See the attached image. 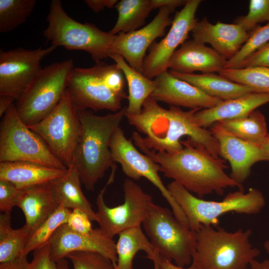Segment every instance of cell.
<instances>
[{"label":"cell","instance_id":"681fc988","mask_svg":"<svg viewBox=\"0 0 269 269\" xmlns=\"http://www.w3.org/2000/svg\"><path fill=\"white\" fill-rule=\"evenodd\" d=\"M56 263L57 269H69L68 261L66 258L58 260Z\"/></svg>","mask_w":269,"mask_h":269},{"label":"cell","instance_id":"c3c4849f","mask_svg":"<svg viewBox=\"0 0 269 269\" xmlns=\"http://www.w3.org/2000/svg\"><path fill=\"white\" fill-rule=\"evenodd\" d=\"M260 146L269 161V134Z\"/></svg>","mask_w":269,"mask_h":269},{"label":"cell","instance_id":"8fae6325","mask_svg":"<svg viewBox=\"0 0 269 269\" xmlns=\"http://www.w3.org/2000/svg\"><path fill=\"white\" fill-rule=\"evenodd\" d=\"M116 169H112L109 178L96 200L97 221L100 228L109 237L135 227L141 226L153 202L151 196L145 192L133 180L126 179L123 183L124 202L110 207L105 202L104 194L113 182Z\"/></svg>","mask_w":269,"mask_h":269},{"label":"cell","instance_id":"7dc6e473","mask_svg":"<svg viewBox=\"0 0 269 269\" xmlns=\"http://www.w3.org/2000/svg\"><path fill=\"white\" fill-rule=\"evenodd\" d=\"M251 269H269V259L263 261H258L256 259L253 260L250 264Z\"/></svg>","mask_w":269,"mask_h":269},{"label":"cell","instance_id":"d6a6232c","mask_svg":"<svg viewBox=\"0 0 269 269\" xmlns=\"http://www.w3.org/2000/svg\"><path fill=\"white\" fill-rule=\"evenodd\" d=\"M35 0H0V32L7 33L24 23L36 4Z\"/></svg>","mask_w":269,"mask_h":269},{"label":"cell","instance_id":"ac0fdd59","mask_svg":"<svg viewBox=\"0 0 269 269\" xmlns=\"http://www.w3.org/2000/svg\"><path fill=\"white\" fill-rule=\"evenodd\" d=\"M210 131L219 143L220 155L230 163V176L238 183L242 185L245 182L254 164L268 161L260 145L235 136L219 122L213 124Z\"/></svg>","mask_w":269,"mask_h":269},{"label":"cell","instance_id":"e575fe53","mask_svg":"<svg viewBox=\"0 0 269 269\" xmlns=\"http://www.w3.org/2000/svg\"><path fill=\"white\" fill-rule=\"evenodd\" d=\"M269 42V22L259 26L249 33V36L238 52L227 60L224 69L239 68L241 64L254 52Z\"/></svg>","mask_w":269,"mask_h":269},{"label":"cell","instance_id":"2e32d148","mask_svg":"<svg viewBox=\"0 0 269 269\" xmlns=\"http://www.w3.org/2000/svg\"><path fill=\"white\" fill-rule=\"evenodd\" d=\"M174 10L167 6L160 7L156 15L146 26L132 32L116 35L110 55L115 53L122 56L130 66L142 74L146 51L157 38L165 35L166 28L172 24L170 16Z\"/></svg>","mask_w":269,"mask_h":269},{"label":"cell","instance_id":"7a4b0ae2","mask_svg":"<svg viewBox=\"0 0 269 269\" xmlns=\"http://www.w3.org/2000/svg\"><path fill=\"white\" fill-rule=\"evenodd\" d=\"M181 143L182 149L172 154L135 145L159 165L165 177L172 179L200 198L213 193L222 195L228 187L244 190L242 185L225 172L227 166L224 159L189 138Z\"/></svg>","mask_w":269,"mask_h":269},{"label":"cell","instance_id":"277c9868","mask_svg":"<svg viewBox=\"0 0 269 269\" xmlns=\"http://www.w3.org/2000/svg\"><path fill=\"white\" fill-rule=\"evenodd\" d=\"M196 233L192 262L201 269H247L260 255V250L250 242V229L230 232L221 227L202 225Z\"/></svg>","mask_w":269,"mask_h":269},{"label":"cell","instance_id":"f907efd6","mask_svg":"<svg viewBox=\"0 0 269 269\" xmlns=\"http://www.w3.org/2000/svg\"><path fill=\"white\" fill-rule=\"evenodd\" d=\"M263 246L265 251L269 257V238L264 242Z\"/></svg>","mask_w":269,"mask_h":269},{"label":"cell","instance_id":"83f0119b","mask_svg":"<svg viewBox=\"0 0 269 269\" xmlns=\"http://www.w3.org/2000/svg\"><path fill=\"white\" fill-rule=\"evenodd\" d=\"M117 262L116 269H133V260L136 253L145 252L148 258L153 262L159 254L144 233L141 226L126 230L119 234L116 243Z\"/></svg>","mask_w":269,"mask_h":269},{"label":"cell","instance_id":"b9f144b4","mask_svg":"<svg viewBox=\"0 0 269 269\" xmlns=\"http://www.w3.org/2000/svg\"><path fill=\"white\" fill-rule=\"evenodd\" d=\"M27 256H20L16 259L0 263V269H29Z\"/></svg>","mask_w":269,"mask_h":269},{"label":"cell","instance_id":"5bb4252c","mask_svg":"<svg viewBox=\"0 0 269 269\" xmlns=\"http://www.w3.org/2000/svg\"><path fill=\"white\" fill-rule=\"evenodd\" d=\"M51 46L34 49L0 50V95L18 101L42 69L41 62L56 49Z\"/></svg>","mask_w":269,"mask_h":269},{"label":"cell","instance_id":"e0dca14e","mask_svg":"<svg viewBox=\"0 0 269 269\" xmlns=\"http://www.w3.org/2000/svg\"><path fill=\"white\" fill-rule=\"evenodd\" d=\"M47 244L50 258L56 262L72 252H93L109 258L115 268L117 265L116 243L100 228L82 234L72 230L65 223L57 229Z\"/></svg>","mask_w":269,"mask_h":269},{"label":"cell","instance_id":"cb8c5ba5","mask_svg":"<svg viewBox=\"0 0 269 269\" xmlns=\"http://www.w3.org/2000/svg\"><path fill=\"white\" fill-rule=\"evenodd\" d=\"M67 169L29 161L0 162V180L8 181L18 188L23 189L49 182L64 175Z\"/></svg>","mask_w":269,"mask_h":269},{"label":"cell","instance_id":"4316f807","mask_svg":"<svg viewBox=\"0 0 269 269\" xmlns=\"http://www.w3.org/2000/svg\"><path fill=\"white\" fill-rule=\"evenodd\" d=\"M110 58L123 73L128 83L129 94L127 99L128 106L126 107V114H139L146 99L150 96L155 89L154 80L144 76L126 62L124 58L118 54H111Z\"/></svg>","mask_w":269,"mask_h":269},{"label":"cell","instance_id":"9a60e30c","mask_svg":"<svg viewBox=\"0 0 269 269\" xmlns=\"http://www.w3.org/2000/svg\"><path fill=\"white\" fill-rule=\"evenodd\" d=\"M201 1L187 0L181 10L176 13L165 36L159 42L154 41L151 44L143 62L142 74L144 76L152 79L167 71L173 54L186 41L197 21L195 14Z\"/></svg>","mask_w":269,"mask_h":269},{"label":"cell","instance_id":"5b68a950","mask_svg":"<svg viewBox=\"0 0 269 269\" xmlns=\"http://www.w3.org/2000/svg\"><path fill=\"white\" fill-rule=\"evenodd\" d=\"M121 82L117 64L103 61L90 68H73L68 79L67 91L76 111L108 110L117 112L122 109L126 94L116 92Z\"/></svg>","mask_w":269,"mask_h":269},{"label":"cell","instance_id":"836d02e7","mask_svg":"<svg viewBox=\"0 0 269 269\" xmlns=\"http://www.w3.org/2000/svg\"><path fill=\"white\" fill-rule=\"evenodd\" d=\"M218 73L232 81L251 89L254 92L269 94V68L224 69Z\"/></svg>","mask_w":269,"mask_h":269},{"label":"cell","instance_id":"9c48e42d","mask_svg":"<svg viewBox=\"0 0 269 269\" xmlns=\"http://www.w3.org/2000/svg\"><path fill=\"white\" fill-rule=\"evenodd\" d=\"M73 65L69 59L42 68L16 102L18 115L27 126L39 122L56 107L66 91Z\"/></svg>","mask_w":269,"mask_h":269},{"label":"cell","instance_id":"74e56055","mask_svg":"<svg viewBox=\"0 0 269 269\" xmlns=\"http://www.w3.org/2000/svg\"><path fill=\"white\" fill-rule=\"evenodd\" d=\"M22 189L18 188L12 183L0 180V211L10 213L12 208L17 206Z\"/></svg>","mask_w":269,"mask_h":269},{"label":"cell","instance_id":"f1b7e54d","mask_svg":"<svg viewBox=\"0 0 269 269\" xmlns=\"http://www.w3.org/2000/svg\"><path fill=\"white\" fill-rule=\"evenodd\" d=\"M115 7L118 16L116 24L109 31L113 35L137 30L153 9L151 0H121Z\"/></svg>","mask_w":269,"mask_h":269},{"label":"cell","instance_id":"7402d4cb","mask_svg":"<svg viewBox=\"0 0 269 269\" xmlns=\"http://www.w3.org/2000/svg\"><path fill=\"white\" fill-rule=\"evenodd\" d=\"M268 103L269 94L249 93L236 98L222 101L212 108L199 110L195 116L198 125L206 128L216 122L246 117Z\"/></svg>","mask_w":269,"mask_h":269},{"label":"cell","instance_id":"f35d334b","mask_svg":"<svg viewBox=\"0 0 269 269\" xmlns=\"http://www.w3.org/2000/svg\"><path fill=\"white\" fill-rule=\"evenodd\" d=\"M66 224L72 230L82 234L89 233L93 230L89 216L79 209L71 210Z\"/></svg>","mask_w":269,"mask_h":269},{"label":"cell","instance_id":"816d5d0a","mask_svg":"<svg viewBox=\"0 0 269 269\" xmlns=\"http://www.w3.org/2000/svg\"><path fill=\"white\" fill-rule=\"evenodd\" d=\"M154 263V269H160L159 265L157 261L153 262Z\"/></svg>","mask_w":269,"mask_h":269},{"label":"cell","instance_id":"484cf974","mask_svg":"<svg viewBox=\"0 0 269 269\" xmlns=\"http://www.w3.org/2000/svg\"><path fill=\"white\" fill-rule=\"evenodd\" d=\"M174 76L197 88L207 95L222 101L236 98L249 93L251 89L215 73L183 74L170 71Z\"/></svg>","mask_w":269,"mask_h":269},{"label":"cell","instance_id":"ab89813d","mask_svg":"<svg viewBox=\"0 0 269 269\" xmlns=\"http://www.w3.org/2000/svg\"><path fill=\"white\" fill-rule=\"evenodd\" d=\"M29 269H57L56 262L50 258L47 243L33 252Z\"/></svg>","mask_w":269,"mask_h":269},{"label":"cell","instance_id":"4dcf8cb0","mask_svg":"<svg viewBox=\"0 0 269 269\" xmlns=\"http://www.w3.org/2000/svg\"><path fill=\"white\" fill-rule=\"evenodd\" d=\"M25 226L13 229L10 213L0 215V263L14 260L22 255L30 235Z\"/></svg>","mask_w":269,"mask_h":269},{"label":"cell","instance_id":"ffe728a7","mask_svg":"<svg viewBox=\"0 0 269 269\" xmlns=\"http://www.w3.org/2000/svg\"><path fill=\"white\" fill-rule=\"evenodd\" d=\"M192 33L193 39L210 44L227 60L238 52L249 36V33L236 23L218 21L214 24L206 17L197 21Z\"/></svg>","mask_w":269,"mask_h":269},{"label":"cell","instance_id":"f5cc1de1","mask_svg":"<svg viewBox=\"0 0 269 269\" xmlns=\"http://www.w3.org/2000/svg\"><path fill=\"white\" fill-rule=\"evenodd\" d=\"M247 269H250V268H248Z\"/></svg>","mask_w":269,"mask_h":269},{"label":"cell","instance_id":"6da1fadb","mask_svg":"<svg viewBox=\"0 0 269 269\" xmlns=\"http://www.w3.org/2000/svg\"><path fill=\"white\" fill-rule=\"evenodd\" d=\"M199 110L185 111L174 106L165 109L150 96L143 103L139 114H125V117L131 125L145 135L143 137L133 132L132 139L135 145L172 154L182 149L181 138L187 136L190 140L204 146L212 154L219 156L217 139L210 131L200 127L196 121L195 115Z\"/></svg>","mask_w":269,"mask_h":269},{"label":"cell","instance_id":"8992f818","mask_svg":"<svg viewBox=\"0 0 269 269\" xmlns=\"http://www.w3.org/2000/svg\"><path fill=\"white\" fill-rule=\"evenodd\" d=\"M167 188L184 212L190 229L196 232L202 225L217 226L219 217L225 213L256 214L266 204L262 192L255 188H250L247 193L239 189L230 192L221 201L196 197L174 181L169 183Z\"/></svg>","mask_w":269,"mask_h":269},{"label":"cell","instance_id":"bcb514c9","mask_svg":"<svg viewBox=\"0 0 269 269\" xmlns=\"http://www.w3.org/2000/svg\"><path fill=\"white\" fill-rule=\"evenodd\" d=\"M14 99L11 97L0 95V117L3 116L8 109L13 104Z\"/></svg>","mask_w":269,"mask_h":269},{"label":"cell","instance_id":"8d00e7d4","mask_svg":"<svg viewBox=\"0 0 269 269\" xmlns=\"http://www.w3.org/2000/svg\"><path fill=\"white\" fill-rule=\"evenodd\" d=\"M73 269H116L112 261L97 252H74L67 255Z\"/></svg>","mask_w":269,"mask_h":269},{"label":"cell","instance_id":"52a82bcc","mask_svg":"<svg viewBox=\"0 0 269 269\" xmlns=\"http://www.w3.org/2000/svg\"><path fill=\"white\" fill-rule=\"evenodd\" d=\"M47 20L43 34L52 45L86 51L96 63L109 57L116 35L93 24L75 20L65 12L60 0L51 1Z\"/></svg>","mask_w":269,"mask_h":269},{"label":"cell","instance_id":"7bdbcfd3","mask_svg":"<svg viewBox=\"0 0 269 269\" xmlns=\"http://www.w3.org/2000/svg\"><path fill=\"white\" fill-rule=\"evenodd\" d=\"M85 2L95 13L103 10L105 7L111 8L115 6L117 0H86Z\"/></svg>","mask_w":269,"mask_h":269},{"label":"cell","instance_id":"60d3db41","mask_svg":"<svg viewBox=\"0 0 269 269\" xmlns=\"http://www.w3.org/2000/svg\"><path fill=\"white\" fill-rule=\"evenodd\" d=\"M250 67H263L269 68V42L248 57L239 68Z\"/></svg>","mask_w":269,"mask_h":269},{"label":"cell","instance_id":"44dd1931","mask_svg":"<svg viewBox=\"0 0 269 269\" xmlns=\"http://www.w3.org/2000/svg\"><path fill=\"white\" fill-rule=\"evenodd\" d=\"M227 61L212 48L193 39L185 41L174 52L168 69L183 74L219 73L225 68Z\"/></svg>","mask_w":269,"mask_h":269},{"label":"cell","instance_id":"7c38bea8","mask_svg":"<svg viewBox=\"0 0 269 269\" xmlns=\"http://www.w3.org/2000/svg\"><path fill=\"white\" fill-rule=\"evenodd\" d=\"M28 127L42 138L52 153L67 168L72 165L81 126L67 90L49 115Z\"/></svg>","mask_w":269,"mask_h":269},{"label":"cell","instance_id":"4fadbf2b","mask_svg":"<svg viewBox=\"0 0 269 269\" xmlns=\"http://www.w3.org/2000/svg\"><path fill=\"white\" fill-rule=\"evenodd\" d=\"M110 148L113 160L120 164L123 172L129 179L137 180L144 177L148 180L159 190L170 206L175 217L190 228L184 212L159 175V165L148 155L139 152L132 140L127 138L120 127L112 135Z\"/></svg>","mask_w":269,"mask_h":269},{"label":"cell","instance_id":"30bf717a","mask_svg":"<svg viewBox=\"0 0 269 269\" xmlns=\"http://www.w3.org/2000/svg\"><path fill=\"white\" fill-rule=\"evenodd\" d=\"M16 161L67 169L42 138L21 120L13 103L2 117L0 123V162Z\"/></svg>","mask_w":269,"mask_h":269},{"label":"cell","instance_id":"d590c367","mask_svg":"<svg viewBox=\"0 0 269 269\" xmlns=\"http://www.w3.org/2000/svg\"><path fill=\"white\" fill-rule=\"evenodd\" d=\"M265 22H269V0H250L248 14L236 18L234 23L249 33Z\"/></svg>","mask_w":269,"mask_h":269},{"label":"cell","instance_id":"f6af8a7d","mask_svg":"<svg viewBox=\"0 0 269 269\" xmlns=\"http://www.w3.org/2000/svg\"><path fill=\"white\" fill-rule=\"evenodd\" d=\"M157 261L158 262L160 269H201L194 262L192 263L188 267H181L173 264L171 261L162 257L159 255Z\"/></svg>","mask_w":269,"mask_h":269},{"label":"cell","instance_id":"ba28073f","mask_svg":"<svg viewBox=\"0 0 269 269\" xmlns=\"http://www.w3.org/2000/svg\"><path fill=\"white\" fill-rule=\"evenodd\" d=\"M156 252L181 267L192 263L196 233L178 220L168 208L152 203L142 223Z\"/></svg>","mask_w":269,"mask_h":269},{"label":"cell","instance_id":"1f68e13d","mask_svg":"<svg viewBox=\"0 0 269 269\" xmlns=\"http://www.w3.org/2000/svg\"><path fill=\"white\" fill-rule=\"evenodd\" d=\"M72 210L59 206L45 221L30 233L22 256L28 254L46 244L57 229L67 222Z\"/></svg>","mask_w":269,"mask_h":269},{"label":"cell","instance_id":"d4e9b609","mask_svg":"<svg viewBox=\"0 0 269 269\" xmlns=\"http://www.w3.org/2000/svg\"><path fill=\"white\" fill-rule=\"evenodd\" d=\"M81 180L73 165L68 168L63 175L48 182L58 205L70 210L79 209L84 212L91 221H97V216L90 202L81 189Z\"/></svg>","mask_w":269,"mask_h":269},{"label":"cell","instance_id":"3957f363","mask_svg":"<svg viewBox=\"0 0 269 269\" xmlns=\"http://www.w3.org/2000/svg\"><path fill=\"white\" fill-rule=\"evenodd\" d=\"M126 107L104 116L91 111H77L81 131L74 154L73 163L82 183L93 191L97 182L110 168L116 166L110 148L113 134L125 117Z\"/></svg>","mask_w":269,"mask_h":269},{"label":"cell","instance_id":"603a6c76","mask_svg":"<svg viewBox=\"0 0 269 269\" xmlns=\"http://www.w3.org/2000/svg\"><path fill=\"white\" fill-rule=\"evenodd\" d=\"M16 206L23 213L24 226L30 233L59 207L48 182L22 189Z\"/></svg>","mask_w":269,"mask_h":269},{"label":"cell","instance_id":"ee69618b","mask_svg":"<svg viewBox=\"0 0 269 269\" xmlns=\"http://www.w3.org/2000/svg\"><path fill=\"white\" fill-rule=\"evenodd\" d=\"M185 0H151L153 9L167 6L175 9L177 7L184 6L187 2Z\"/></svg>","mask_w":269,"mask_h":269},{"label":"cell","instance_id":"f546056e","mask_svg":"<svg viewBox=\"0 0 269 269\" xmlns=\"http://www.w3.org/2000/svg\"><path fill=\"white\" fill-rule=\"evenodd\" d=\"M219 123L235 136L259 145L269 134L265 117L259 110H256L242 118Z\"/></svg>","mask_w":269,"mask_h":269},{"label":"cell","instance_id":"d6986e66","mask_svg":"<svg viewBox=\"0 0 269 269\" xmlns=\"http://www.w3.org/2000/svg\"><path fill=\"white\" fill-rule=\"evenodd\" d=\"M154 81L155 89L150 96L157 102L178 107L201 110L212 108L222 101L207 95L167 71L156 76Z\"/></svg>","mask_w":269,"mask_h":269}]
</instances>
